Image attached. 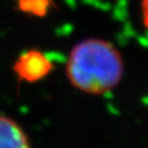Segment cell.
<instances>
[{"mask_svg":"<svg viewBox=\"0 0 148 148\" xmlns=\"http://www.w3.org/2000/svg\"><path fill=\"white\" fill-rule=\"evenodd\" d=\"M66 70L75 88L101 95L112 90L121 81L123 59L111 43L100 38H88L71 49Z\"/></svg>","mask_w":148,"mask_h":148,"instance_id":"obj_1","label":"cell"},{"mask_svg":"<svg viewBox=\"0 0 148 148\" xmlns=\"http://www.w3.org/2000/svg\"><path fill=\"white\" fill-rule=\"evenodd\" d=\"M49 59L38 51H29L22 54L14 64V71L19 78L25 81H37L52 70Z\"/></svg>","mask_w":148,"mask_h":148,"instance_id":"obj_2","label":"cell"},{"mask_svg":"<svg viewBox=\"0 0 148 148\" xmlns=\"http://www.w3.org/2000/svg\"><path fill=\"white\" fill-rule=\"evenodd\" d=\"M0 148H31L25 133L18 123L0 115Z\"/></svg>","mask_w":148,"mask_h":148,"instance_id":"obj_3","label":"cell"},{"mask_svg":"<svg viewBox=\"0 0 148 148\" xmlns=\"http://www.w3.org/2000/svg\"><path fill=\"white\" fill-rule=\"evenodd\" d=\"M142 2V12H143L144 25L148 30V0H140Z\"/></svg>","mask_w":148,"mask_h":148,"instance_id":"obj_4","label":"cell"}]
</instances>
